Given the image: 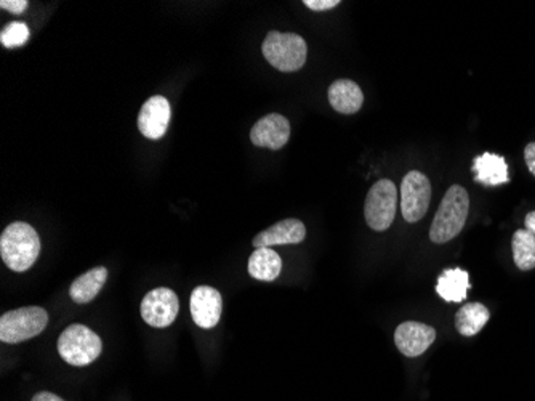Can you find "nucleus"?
Returning a JSON list of instances; mask_svg holds the SVG:
<instances>
[{
  "label": "nucleus",
  "mask_w": 535,
  "mask_h": 401,
  "mask_svg": "<svg viewBox=\"0 0 535 401\" xmlns=\"http://www.w3.org/2000/svg\"><path fill=\"white\" fill-rule=\"evenodd\" d=\"M28 39H30V28L22 22H13V23L8 24L7 28L0 34L2 46L7 47V48L24 46L28 42Z\"/></svg>",
  "instance_id": "412c9836"
},
{
  "label": "nucleus",
  "mask_w": 535,
  "mask_h": 401,
  "mask_svg": "<svg viewBox=\"0 0 535 401\" xmlns=\"http://www.w3.org/2000/svg\"><path fill=\"white\" fill-rule=\"evenodd\" d=\"M524 158L528 164L531 174L535 175V144H529L524 150Z\"/></svg>",
  "instance_id": "b1692460"
},
{
  "label": "nucleus",
  "mask_w": 535,
  "mask_h": 401,
  "mask_svg": "<svg viewBox=\"0 0 535 401\" xmlns=\"http://www.w3.org/2000/svg\"><path fill=\"white\" fill-rule=\"evenodd\" d=\"M40 254L38 231L30 223H10L0 236V256L4 264L16 273L30 270Z\"/></svg>",
  "instance_id": "f257e3e1"
},
{
  "label": "nucleus",
  "mask_w": 535,
  "mask_h": 401,
  "mask_svg": "<svg viewBox=\"0 0 535 401\" xmlns=\"http://www.w3.org/2000/svg\"><path fill=\"white\" fill-rule=\"evenodd\" d=\"M28 2L26 0H2L0 2V7L4 8V10H8L10 13H13V15H20V13H23L24 10L28 8Z\"/></svg>",
  "instance_id": "5701e85b"
},
{
  "label": "nucleus",
  "mask_w": 535,
  "mask_h": 401,
  "mask_svg": "<svg viewBox=\"0 0 535 401\" xmlns=\"http://www.w3.org/2000/svg\"><path fill=\"white\" fill-rule=\"evenodd\" d=\"M398 207V189L392 180H380L367 193L364 217L372 230L384 231L392 227Z\"/></svg>",
  "instance_id": "423d86ee"
},
{
  "label": "nucleus",
  "mask_w": 535,
  "mask_h": 401,
  "mask_svg": "<svg viewBox=\"0 0 535 401\" xmlns=\"http://www.w3.org/2000/svg\"><path fill=\"white\" fill-rule=\"evenodd\" d=\"M103 350V342L97 333L83 325H71L61 333L58 353L68 364L87 366L93 363Z\"/></svg>",
  "instance_id": "20e7f679"
},
{
  "label": "nucleus",
  "mask_w": 535,
  "mask_h": 401,
  "mask_svg": "<svg viewBox=\"0 0 535 401\" xmlns=\"http://www.w3.org/2000/svg\"><path fill=\"white\" fill-rule=\"evenodd\" d=\"M470 213V196L467 189L460 185H453L447 189L436 215L431 223L430 240L436 244H444L459 236L465 227Z\"/></svg>",
  "instance_id": "f03ea898"
},
{
  "label": "nucleus",
  "mask_w": 535,
  "mask_h": 401,
  "mask_svg": "<svg viewBox=\"0 0 535 401\" xmlns=\"http://www.w3.org/2000/svg\"><path fill=\"white\" fill-rule=\"evenodd\" d=\"M470 275L462 268H449L437 278L436 292L445 302H462L467 299Z\"/></svg>",
  "instance_id": "f3484780"
},
{
  "label": "nucleus",
  "mask_w": 535,
  "mask_h": 401,
  "mask_svg": "<svg viewBox=\"0 0 535 401\" xmlns=\"http://www.w3.org/2000/svg\"><path fill=\"white\" fill-rule=\"evenodd\" d=\"M170 103L168 100L156 95L144 103L138 114V129L150 140L162 138L170 122Z\"/></svg>",
  "instance_id": "f8f14e48"
},
{
  "label": "nucleus",
  "mask_w": 535,
  "mask_h": 401,
  "mask_svg": "<svg viewBox=\"0 0 535 401\" xmlns=\"http://www.w3.org/2000/svg\"><path fill=\"white\" fill-rule=\"evenodd\" d=\"M191 317L199 327L211 329L219 325L223 311V299L215 288L197 286L189 301Z\"/></svg>",
  "instance_id": "1a4fd4ad"
},
{
  "label": "nucleus",
  "mask_w": 535,
  "mask_h": 401,
  "mask_svg": "<svg viewBox=\"0 0 535 401\" xmlns=\"http://www.w3.org/2000/svg\"><path fill=\"white\" fill-rule=\"evenodd\" d=\"M32 401H65L61 400L58 395L50 394V392H39V394L34 395V398Z\"/></svg>",
  "instance_id": "393cba45"
},
{
  "label": "nucleus",
  "mask_w": 535,
  "mask_h": 401,
  "mask_svg": "<svg viewBox=\"0 0 535 401\" xmlns=\"http://www.w3.org/2000/svg\"><path fill=\"white\" fill-rule=\"evenodd\" d=\"M489 318V309L483 303H465L455 315V327L462 336L471 337L488 325Z\"/></svg>",
  "instance_id": "6ab92c4d"
},
{
  "label": "nucleus",
  "mask_w": 535,
  "mask_h": 401,
  "mask_svg": "<svg viewBox=\"0 0 535 401\" xmlns=\"http://www.w3.org/2000/svg\"><path fill=\"white\" fill-rule=\"evenodd\" d=\"M282 270V260L276 250L260 248L249 258V275L260 281H274Z\"/></svg>",
  "instance_id": "a211bd4d"
},
{
  "label": "nucleus",
  "mask_w": 535,
  "mask_h": 401,
  "mask_svg": "<svg viewBox=\"0 0 535 401\" xmlns=\"http://www.w3.org/2000/svg\"><path fill=\"white\" fill-rule=\"evenodd\" d=\"M305 238H306L305 223L300 220L287 219L258 233L252 244L255 249H260V248H272V246H282V244H298Z\"/></svg>",
  "instance_id": "ddd939ff"
},
{
  "label": "nucleus",
  "mask_w": 535,
  "mask_h": 401,
  "mask_svg": "<svg viewBox=\"0 0 535 401\" xmlns=\"http://www.w3.org/2000/svg\"><path fill=\"white\" fill-rule=\"evenodd\" d=\"M431 203V183L427 175L412 170L401 183V211L408 223H415L428 213Z\"/></svg>",
  "instance_id": "0eeeda50"
},
{
  "label": "nucleus",
  "mask_w": 535,
  "mask_h": 401,
  "mask_svg": "<svg viewBox=\"0 0 535 401\" xmlns=\"http://www.w3.org/2000/svg\"><path fill=\"white\" fill-rule=\"evenodd\" d=\"M305 5L315 12H325L340 5V0H305Z\"/></svg>",
  "instance_id": "4be33fe9"
},
{
  "label": "nucleus",
  "mask_w": 535,
  "mask_h": 401,
  "mask_svg": "<svg viewBox=\"0 0 535 401\" xmlns=\"http://www.w3.org/2000/svg\"><path fill=\"white\" fill-rule=\"evenodd\" d=\"M471 169L475 172L476 182L483 183L486 187H497L502 183L510 182L505 158L494 153H484L481 156H476Z\"/></svg>",
  "instance_id": "4468645a"
},
{
  "label": "nucleus",
  "mask_w": 535,
  "mask_h": 401,
  "mask_svg": "<svg viewBox=\"0 0 535 401\" xmlns=\"http://www.w3.org/2000/svg\"><path fill=\"white\" fill-rule=\"evenodd\" d=\"M524 225H526V230H529V231L535 236V211L534 213H529L528 215H526Z\"/></svg>",
  "instance_id": "a878e982"
},
{
  "label": "nucleus",
  "mask_w": 535,
  "mask_h": 401,
  "mask_svg": "<svg viewBox=\"0 0 535 401\" xmlns=\"http://www.w3.org/2000/svg\"><path fill=\"white\" fill-rule=\"evenodd\" d=\"M262 52L272 68L282 73H294L305 66L308 46L298 34L272 31L264 39Z\"/></svg>",
  "instance_id": "7ed1b4c3"
},
{
  "label": "nucleus",
  "mask_w": 535,
  "mask_h": 401,
  "mask_svg": "<svg viewBox=\"0 0 535 401\" xmlns=\"http://www.w3.org/2000/svg\"><path fill=\"white\" fill-rule=\"evenodd\" d=\"M513 258L522 272L535 268V236L529 230H518L513 235Z\"/></svg>",
  "instance_id": "aec40b11"
},
{
  "label": "nucleus",
  "mask_w": 535,
  "mask_h": 401,
  "mask_svg": "<svg viewBox=\"0 0 535 401\" xmlns=\"http://www.w3.org/2000/svg\"><path fill=\"white\" fill-rule=\"evenodd\" d=\"M108 280V270L105 266H95L81 275L69 288V295L76 303H89L99 294Z\"/></svg>",
  "instance_id": "dca6fc26"
},
{
  "label": "nucleus",
  "mask_w": 535,
  "mask_h": 401,
  "mask_svg": "<svg viewBox=\"0 0 535 401\" xmlns=\"http://www.w3.org/2000/svg\"><path fill=\"white\" fill-rule=\"evenodd\" d=\"M180 302L172 289H152L144 295L142 317L152 327H168L178 317Z\"/></svg>",
  "instance_id": "6e6552de"
},
{
  "label": "nucleus",
  "mask_w": 535,
  "mask_h": 401,
  "mask_svg": "<svg viewBox=\"0 0 535 401\" xmlns=\"http://www.w3.org/2000/svg\"><path fill=\"white\" fill-rule=\"evenodd\" d=\"M290 138V124L280 114H268L250 130V140L258 148L280 150Z\"/></svg>",
  "instance_id": "9b49d317"
},
{
  "label": "nucleus",
  "mask_w": 535,
  "mask_h": 401,
  "mask_svg": "<svg viewBox=\"0 0 535 401\" xmlns=\"http://www.w3.org/2000/svg\"><path fill=\"white\" fill-rule=\"evenodd\" d=\"M436 339V331L428 325L417 323V321H406L398 326L394 333L396 347L400 348L402 355L414 358L425 353L433 345Z\"/></svg>",
  "instance_id": "9d476101"
},
{
  "label": "nucleus",
  "mask_w": 535,
  "mask_h": 401,
  "mask_svg": "<svg viewBox=\"0 0 535 401\" xmlns=\"http://www.w3.org/2000/svg\"><path fill=\"white\" fill-rule=\"evenodd\" d=\"M48 325V313L42 307H23L7 311L0 318V341L20 344L42 333Z\"/></svg>",
  "instance_id": "39448f33"
},
{
  "label": "nucleus",
  "mask_w": 535,
  "mask_h": 401,
  "mask_svg": "<svg viewBox=\"0 0 535 401\" xmlns=\"http://www.w3.org/2000/svg\"><path fill=\"white\" fill-rule=\"evenodd\" d=\"M331 107L341 114H355L364 103L361 87L353 81L339 79L329 87Z\"/></svg>",
  "instance_id": "2eb2a0df"
}]
</instances>
